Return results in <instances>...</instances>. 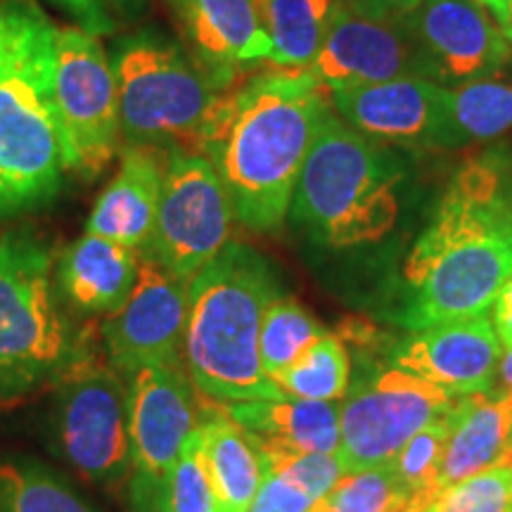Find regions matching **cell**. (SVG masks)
Listing matches in <instances>:
<instances>
[{
  "label": "cell",
  "instance_id": "cell-12",
  "mask_svg": "<svg viewBox=\"0 0 512 512\" xmlns=\"http://www.w3.org/2000/svg\"><path fill=\"white\" fill-rule=\"evenodd\" d=\"M126 384L133 508L162 512L166 477L200 427V413L183 363L140 368Z\"/></svg>",
  "mask_w": 512,
  "mask_h": 512
},
{
  "label": "cell",
  "instance_id": "cell-26",
  "mask_svg": "<svg viewBox=\"0 0 512 512\" xmlns=\"http://www.w3.org/2000/svg\"><path fill=\"white\" fill-rule=\"evenodd\" d=\"M285 396L306 401H339L349 392L351 361L347 344L325 332L304 351L297 363L271 377Z\"/></svg>",
  "mask_w": 512,
  "mask_h": 512
},
{
  "label": "cell",
  "instance_id": "cell-18",
  "mask_svg": "<svg viewBox=\"0 0 512 512\" xmlns=\"http://www.w3.org/2000/svg\"><path fill=\"white\" fill-rule=\"evenodd\" d=\"M192 60L223 91L240 69L271 57L261 0H166Z\"/></svg>",
  "mask_w": 512,
  "mask_h": 512
},
{
  "label": "cell",
  "instance_id": "cell-21",
  "mask_svg": "<svg viewBox=\"0 0 512 512\" xmlns=\"http://www.w3.org/2000/svg\"><path fill=\"white\" fill-rule=\"evenodd\" d=\"M230 418L249 434L259 451H311L337 453L339 406L337 401H306L294 396L228 403Z\"/></svg>",
  "mask_w": 512,
  "mask_h": 512
},
{
  "label": "cell",
  "instance_id": "cell-10",
  "mask_svg": "<svg viewBox=\"0 0 512 512\" xmlns=\"http://www.w3.org/2000/svg\"><path fill=\"white\" fill-rule=\"evenodd\" d=\"M233 219L226 185L209 159L171 147L155 228L143 259L157 261L190 283L228 245Z\"/></svg>",
  "mask_w": 512,
  "mask_h": 512
},
{
  "label": "cell",
  "instance_id": "cell-23",
  "mask_svg": "<svg viewBox=\"0 0 512 512\" xmlns=\"http://www.w3.org/2000/svg\"><path fill=\"white\" fill-rule=\"evenodd\" d=\"M200 418L197 430L221 512H247L264 482V458L221 403L204 408Z\"/></svg>",
  "mask_w": 512,
  "mask_h": 512
},
{
  "label": "cell",
  "instance_id": "cell-11",
  "mask_svg": "<svg viewBox=\"0 0 512 512\" xmlns=\"http://www.w3.org/2000/svg\"><path fill=\"white\" fill-rule=\"evenodd\" d=\"M458 396L401 368L356 382L339 406L337 458L344 472L392 463L422 427L453 411Z\"/></svg>",
  "mask_w": 512,
  "mask_h": 512
},
{
  "label": "cell",
  "instance_id": "cell-2",
  "mask_svg": "<svg viewBox=\"0 0 512 512\" xmlns=\"http://www.w3.org/2000/svg\"><path fill=\"white\" fill-rule=\"evenodd\" d=\"M306 69H278L230 86L195 140L221 176L242 226L271 233L290 214L311 143L330 110Z\"/></svg>",
  "mask_w": 512,
  "mask_h": 512
},
{
  "label": "cell",
  "instance_id": "cell-20",
  "mask_svg": "<svg viewBox=\"0 0 512 512\" xmlns=\"http://www.w3.org/2000/svg\"><path fill=\"white\" fill-rule=\"evenodd\" d=\"M140 264L138 249L86 233L64 249L57 280L74 309L110 316L136 287Z\"/></svg>",
  "mask_w": 512,
  "mask_h": 512
},
{
  "label": "cell",
  "instance_id": "cell-32",
  "mask_svg": "<svg viewBox=\"0 0 512 512\" xmlns=\"http://www.w3.org/2000/svg\"><path fill=\"white\" fill-rule=\"evenodd\" d=\"M425 512H512V456L451 484Z\"/></svg>",
  "mask_w": 512,
  "mask_h": 512
},
{
  "label": "cell",
  "instance_id": "cell-8",
  "mask_svg": "<svg viewBox=\"0 0 512 512\" xmlns=\"http://www.w3.org/2000/svg\"><path fill=\"white\" fill-rule=\"evenodd\" d=\"M57 380L55 430L64 458L91 484L121 489L131 475L124 375L95 351L79 349Z\"/></svg>",
  "mask_w": 512,
  "mask_h": 512
},
{
  "label": "cell",
  "instance_id": "cell-3",
  "mask_svg": "<svg viewBox=\"0 0 512 512\" xmlns=\"http://www.w3.org/2000/svg\"><path fill=\"white\" fill-rule=\"evenodd\" d=\"M411 159L325 112L294 188L290 216L313 245L358 252L382 245L399 226Z\"/></svg>",
  "mask_w": 512,
  "mask_h": 512
},
{
  "label": "cell",
  "instance_id": "cell-28",
  "mask_svg": "<svg viewBox=\"0 0 512 512\" xmlns=\"http://www.w3.org/2000/svg\"><path fill=\"white\" fill-rule=\"evenodd\" d=\"M451 434V411L422 427L392 460L396 477L408 494L406 512H425L439 496V475Z\"/></svg>",
  "mask_w": 512,
  "mask_h": 512
},
{
  "label": "cell",
  "instance_id": "cell-36",
  "mask_svg": "<svg viewBox=\"0 0 512 512\" xmlns=\"http://www.w3.org/2000/svg\"><path fill=\"white\" fill-rule=\"evenodd\" d=\"M31 5L15 3V0H0V57L8 53L15 36L22 29L24 19L29 17Z\"/></svg>",
  "mask_w": 512,
  "mask_h": 512
},
{
  "label": "cell",
  "instance_id": "cell-35",
  "mask_svg": "<svg viewBox=\"0 0 512 512\" xmlns=\"http://www.w3.org/2000/svg\"><path fill=\"white\" fill-rule=\"evenodd\" d=\"M316 503L318 501H313L309 494H304L287 479L266 470L264 482L247 512H309Z\"/></svg>",
  "mask_w": 512,
  "mask_h": 512
},
{
  "label": "cell",
  "instance_id": "cell-15",
  "mask_svg": "<svg viewBox=\"0 0 512 512\" xmlns=\"http://www.w3.org/2000/svg\"><path fill=\"white\" fill-rule=\"evenodd\" d=\"M401 19L441 86L486 79L512 62L503 27L477 0H420Z\"/></svg>",
  "mask_w": 512,
  "mask_h": 512
},
{
  "label": "cell",
  "instance_id": "cell-19",
  "mask_svg": "<svg viewBox=\"0 0 512 512\" xmlns=\"http://www.w3.org/2000/svg\"><path fill=\"white\" fill-rule=\"evenodd\" d=\"M164 166L152 147L128 145L112 183L98 197L86 221V233L121 242L145 252L155 228L159 197H162Z\"/></svg>",
  "mask_w": 512,
  "mask_h": 512
},
{
  "label": "cell",
  "instance_id": "cell-24",
  "mask_svg": "<svg viewBox=\"0 0 512 512\" xmlns=\"http://www.w3.org/2000/svg\"><path fill=\"white\" fill-rule=\"evenodd\" d=\"M275 69H309L335 17L339 0H261Z\"/></svg>",
  "mask_w": 512,
  "mask_h": 512
},
{
  "label": "cell",
  "instance_id": "cell-43",
  "mask_svg": "<svg viewBox=\"0 0 512 512\" xmlns=\"http://www.w3.org/2000/svg\"><path fill=\"white\" fill-rule=\"evenodd\" d=\"M510 456H512V437H510Z\"/></svg>",
  "mask_w": 512,
  "mask_h": 512
},
{
  "label": "cell",
  "instance_id": "cell-1",
  "mask_svg": "<svg viewBox=\"0 0 512 512\" xmlns=\"http://www.w3.org/2000/svg\"><path fill=\"white\" fill-rule=\"evenodd\" d=\"M512 275V159H465L403 261L399 323L422 330L491 311Z\"/></svg>",
  "mask_w": 512,
  "mask_h": 512
},
{
  "label": "cell",
  "instance_id": "cell-30",
  "mask_svg": "<svg viewBox=\"0 0 512 512\" xmlns=\"http://www.w3.org/2000/svg\"><path fill=\"white\" fill-rule=\"evenodd\" d=\"M330 512H406L408 494L396 477L394 465L347 472L323 498Z\"/></svg>",
  "mask_w": 512,
  "mask_h": 512
},
{
  "label": "cell",
  "instance_id": "cell-27",
  "mask_svg": "<svg viewBox=\"0 0 512 512\" xmlns=\"http://www.w3.org/2000/svg\"><path fill=\"white\" fill-rule=\"evenodd\" d=\"M0 505L5 512H100L38 463L0 465Z\"/></svg>",
  "mask_w": 512,
  "mask_h": 512
},
{
  "label": "cell",
  "instance_id": "cell-39",
  "mask_svg": "<svg viewBox=\"0 0 512 512\" xmlns=\"http://www.w3.org/2000/svg\"><path fill=\"white\" fill-rule=\"evenodd\" d=\"M477 3H482L486 10L494 15V19L498 24H505V19H508V8H510V0H477Z\"/></svg>",
  "mask_w": 512,
  "mask_h": 512
},
{
  "label": "cell",
  "instance_id": "cell-7",
  "mask_svg": "<svg viewBox=\"0 0 512 512\" xmlns=\"http://www.w3.org/2000/svg\"><path fill=\"white\" fill-rule=\"evenodd\" d=\"M67 328L57 311L50 252L24 233L0 238V399L29 392L67 363Z\"/></svg>",
  "mask_w": 512,
  "mask_h": 512
},
{
  "label": "cell",
  "instance_id": "cell-41",
  "mask_svg": "<svg viewBox=\"0 0 512 512\" xmlns=\"http://www.w3.org/2000/svg\"><path fill=\"white\" fill-rule=\"evenodd\" d=\"M503 31H505V36H508V41L512 46V0H510V8H508V19H505V24H503Z\"/></svg>",
  "mask_w": 512,
  "mask_h": 512
},
{
  "label": "cell",
  "instance_id": "cell-5",
  "mask_svg": "<svg viewBox=\"0 0 512 512\" xmlns=\"http://www.w3.org/2000/svg\"><path fill=\"white\" fill-rule=\"evenodd\" d=\"M53 41L55 27L31 8L0 60V219L53 200L67 171L53 105Z\"/></svg>",
  "mask_w": 512,
  "mask_h": 512
},
{
  "label": "cell",
  "instance_id": "cell-9",
  "mask_svg": "<svg viewBox=\"0 0 512 512\" xmlns=\"http://www.w3.org/2000/svg\"><path fill=\"white\" fill-rule=\"evenodd\" d=\"M53 105L64 145V166L98 178L119 150L117 79L100 36L55 27Z\"/></svg>",
  "mask_w": 512,
  "mask_h": 512
},
{
  "label": "cell",
  "instance_id": "cell-6",
  "mask_svg": "<svg viewBox=\"0 0 512 512\" xmlns=\"http://www.w3.org/2000/svg\"><path fill=\"white\" fill-rule=\"evenodd\" d=\"M110 62L128 145H195L226 93L181 43L157 29L119 38Z\"/></svg>",
  "mask_w": 512,
  "mask_h": 512
},
{
  "label": "cell",
  "instance_id": "cell-31",
  "mask_svg": "<svg viewBox=\"0 0 512 512\" xmlns=\"http://www.w3.org/2000/svg\"><path fill=\"white\" fill-rule=\"evenodd\" d=\"M162 512H221L207 460H204L200 430L188 439L166 477Z\"/></svg>",
  "mask_w": 512,
  "mask_h": 512
},
{
  "label": "cell",
  "instance_id": "cell-44",
  "mask_svg": "<svg viewBox=\"0 0 512 512\" xmlns=\"http://www.w3.org/2000/svg\"><path fill=\"white\" fill-rule=\"evenodd\" d=\"M24 22H27V19H24ZM15 38H17V36H15ZM8 50H10V48H8ZM3 57H5V55H3ZM3 57H0V60H3Z\"/></svg>",
  "mask_w": 512,
  "mask_h": 512
},
{
  "label": "cell",
  "instance_id": "cell-13",
  "mask_svg": "<svg viewBox=\"0 0 512 512\" xmlns=\"http://www.w3.org/2000/svg\"><path fill=\"white\" fill-rule=\"evenodd\" d=\"M325 91L430 79L432 72L403 19L370 17L339 0L316 60L306 69Z\"/></svg>",
  "mask_w": 512,
  "mask_h": 512
},
{
  "label": "cell",
  "instance_id": "cell-38",
  "mask_svg": "<svg viewBox=\"0 0 512 512\" xmlns=\"http://www.w3.org/2000/svg\"><path fill=\"white\" fill-rule=\"evenodd\" d=\"M491 309H494V316L491 318H494L498 339H501L503 349H508L512 347V275L508 283L503 285V290L496 297V302Z\"/></svg>",
  "mask_w": 512,
  "mask_h": 512
},
{
  "label": "cell",
  "instance_id": "cell-42",
  "mask_svg": "<svg viewBox=\"0 0 512 512\" xmlns=\"http://www.w3.org/2000/svg\"><path fill=\"white\" fill-rule=\"evenodd\" d=\"M309 512H330V510H328V505H325L323 501H318Z\"/></svg>",
  "mask_w": 512,
  "mask_h": 512
},
{
  "label": "cell",
  "instance_id": "cell-29",
  "mask_svg": "<svg viewBox=\"0 0 512 512\" xmlns=\"http://www.w3.org/2000/svg\"><path fill=\"white\" fill-rule=\"evenodd\" d=\"M325 332L328 330L297 299L280 294L261 320L259 358L264 373L268 377L283 373Z\"/></svg>",
  "mask_w": 512,
  "mask_h": 512
},
{
  "label": "cell",
  "instance_id": "cell-33",
  "mask_svg": "<svg viewBox=\"0 0 512 512\" xmlns=\"http://www.w3.org/2000/svg\"><path fill=\"white\" fill-rule=\"evenodd\" d=\"M268 472H275L287 482L309 494L313 501H323L335 489L344 472L337 453L311 451H259Z\"/></svg>",
  "mask_w": 512,
  "mask_h": 512
},
{
  "label": "cell",
  "instance_id": "cell-14",
  "mask_svg": "<svg viewBox=\"0 0 512 512\" xmlns=\"http://www.w3.org/2000/svg\"><path fill=\"white\" fill-rule=\"evenodd\" d=\"M185 320L188 283L157 261L143 259L133 292L102 323L107 361L124 377L147 366L183 363Z\"/></svg>",
  "mask_w": 512,
  "mask_h": 512
},
{
  "label": "cell",
  "instance_id": "cell-16",
  "mask_svg": "<svg viewBox=\"0 0 512 512\" xmlns=\"http://www.w3.org/2000/svg\"><path fill=\"white\" fill-rule=\"evenodd\" d=\"M339 117L380 143L411 150H451L448 86L430 79H394L375 86L332 91Z\"/></svg>",
  "mask_w": 512,
  "mask_h": 512
},
{
  "label": "cell",
  "instance_id": "cell-22",
  "mask_svg": "<svg viewBox=\"0 0 512 512\" xmlns=\"http://www.w3.org/2000/svg\"><path fill=\"white\" fill-rule=\"evenodd\" d=\"M512 389L501 394L458 396L451 411V434L439 475V494L451 484L510 458Z\"/></svg>",
  "mask_w": 512,
  "mask_h": 512
},
{
  "label": "cell",
  "instance_id": "cell-40",
  "mask_svg": "<svg viewBox=\"0 0 512 512\" xmlns=\"http://www.w3.org/2000/svg\"><path fill=\"white\" fill-rule=\"evenodd\" d=\"M498 375H501V382L505 389H512V347L503 351L501 366H498Z\"/></svg>",
  "mask_w": 512,
  "mask_h": 512
},
{
  "label": "cell",
  "instance_id": "cell-34",
  "mask_svg": "<svg viewBox=\"0 0 512 512\" xmlns=\"http://www.w3.org/2000/svg\"><path fill=\"white\" fill-rule=\"evenodd\" d=\"M48 3L67 12L76 27L88 34L110 36L143 15L150 0H48Z\"/></svg>",
  "mask_w": 512,
  "mask_h": 512
},
{
  "label": "cell",
  "instance_id": "cell-17",
  "mask_svg": "<svg viewBox=\"0 0 512 512\" xmlns=\"http://www.w3.org/2000/svg\"><path fill=\"white\" fill-rule=\"evenodd\" d=\"M491 311L413 330L396 344L392 366L437 384L451 396L491 392L503 358Z\"/></svg>",
  "mask_w": 512,
  "mask_h": 512
},
{
  "label": "cell",
  "instance_id": "cell-4",
  "mask_svg": "<svg viewBox=\"0 0 512 512\" xmlns=\"http://www.w3.org/2000/svg\"><path fill=\"white\" fill-rule=\"evenodd\" d=\"M278 297L271 264L240 242H228L190 280L183 356L204 399L228 406L285 396L259 358L261 320Z\"/></svg>",
  "mask_w": 512,
  "mask_h": 512
},
{
  "label": "cell",
  "instance_id": "cell-37",
  "mask_svg": "<svg viewBox=\"0 0 512 512\" xmlns=\"http://www.w3.org/2000/svg\"><path fill=\"white\" fill-rule=\"evenodd\" d=\"M349 8L370 17H384V19H401L406 17L413 8H418L420 0H342Z\"/></svg>",
  "mask_w": 512,
  "mask_h": 512
},
{
  "label": "cell",
  "instance_id": "cell-25",
  "mask_svg": "<svg viewBox=\"0 0 512 512\" xmlns=\"http://www.w3.org/2000/svg\"><path fill=\"white\" fill-rule=\"evenodd\" d=\"M512 131V79L498 72L448 88L451 150L501 138Z\"/></svg>",
  "mask_w": 512,
  "mask_h": 512
}]
</instances>
